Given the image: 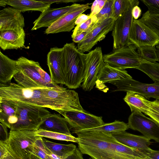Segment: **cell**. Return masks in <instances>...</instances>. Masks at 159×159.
Wrapping results in <instances>:
<instances>
[{"instance_id": "cell-1", "label": "cell", "mask_w": 159, "mask_h": 159, "mask_svg": "<svg viewBox=\"0 0 159 159\" xmlns=\"http://www.w3.org/2000/svg\"><path fill=\"white\" fill-rule=\"evenodd\" d=\"M75 134L78 148L82 154L88 155L92 159H140L116 151L113 144L116 139L111 133L85 131Z\"/></svg>"}, {"instance_id": "cell-2", "label": "cell", "mask_w": 159, "mask_h": 159, "mask_svg": "<svg viewBox=\"0 0 159 159\" xmlns=\"http://www.w3.org/2000/svg\"><path fill=\"white\" fill-rule=\"evenodd\" d=\"M48 88L35 89L25 88L17 83L9 85L0 84V101H11L21 102L33 106L55 110L61 114L70 111L65 106L49 97Z\"/></svg>"}, {"instance_id": "cell-3", "label": "cell", "mask_w": 159, "mask_h": 159, "mask_svg": "<svg viewBox=\"0 0 159 159\" xmlns=\"http://www.w3.org/2000/svg\"><path fill=\"white\" fill-rule=\"evenodd\" d=\"M62 48L65 85L70 89L78 88L85 75L86 54L79 50L74 43H66Z\"/></svg>"}, {"instance_id": "cell-4", "label": "cell", "mask_w": 159, "mask_h": 159, "mask_svg": "<svg viewBox=\"0 0 159 159\" xmlns=\"http://www.w3.org/2000/svg\"><path fill=\"white\" fill-rule=\"evenodd\" d=\"M6 101L13 103L16 107L15 116L17 122L11 127L10 130H36L41 124L51 114L45 107L21 102Z\"/></svg>"}, {"instance_id": "cell-5", "label": "cell", "mask_w": 159, "mask_h": 159, "mask_svg": "<svg viewBox=\"0 0 159 159\" xmlns=\"http://www.w3.org/2000/svg\"><path fill=\"white\" fill-rule=\"evenodd\" d=\"M137 48L135 45L131 44L113 49L103 55L104 61L106 64L117 69H136L140 64L149 62L140 57L136 51Z\"/></svg>"}, {"instance_id": "cell-6", "label": "cell", "mask_w": 159, "mask_h": 159, "mask_svg": "<svg viewBox=\"0 0 159 159\" xmlns=\"http://www.w3.org/2000/svg\"><path fill=\"white\" fill-rule=\"evenodd\" d=\"M35 130H10L7 144L10 149L21 159H30L34 143L39 137Z\"/></svg>"}, {"instance_id": "cell-7", "label": "cell", "mask_w": 159, "mask_h": 159, "mask_svg": "<svg viewBox=\"0 0 159 159\" xmlns=\"http://www.w3.org/2000/svg\"><path fill=\"white\" fill-rule=\"evenodd\" d=\"M103 56L102 48L99 47L86 54V70L81 86L84 91H90L97 83L98 75L106 65Z\"/></svg>"}, {"instance_id": "cell-8", "label": "cell", "mask_w": 159, "mask_h": 159, "mask_svg": "<svg viewBox=\"0 0 159 159\" xmlns=\"http://www.w3.org/2000/svg\"><path fill=\"white\" fill-rule=\"evenodd\" d=\"M61 114L64 116L73 133L99 127L105 124L102 116H96L86 111H67Z\"/></svg>"}, {"instance_id": "cell-9", "label": "cell", "mask_w": 159, "mask_h": 159, "mask_svg": "<svg viewBox=\"0 0 159 159\" xmlns=\"http://www.w3.org/2000/svg\"><path fill=\"white\" fill-rule=\"evenodd\" d=\"M20 71L44 88H58L60 86L52 81L51 76L37 61L21 57L16 60Z\"/></svg>"}, {"instance_id": "cell-10", "label": "cell", "mask_w": 159, "mask_h": 159, "mask_svg": "<svg viewBox=\"0 0 159 159\" xmlns=\"http://www.w3.org/2000/svg\"><path fill=\"white\" fill-rule=\"evenodd\" d=\"M109 83L116 87L114 91L133 92L140 94L146 99L152 98L159 100V82L146 84L131 78L112 81Z\"/></svg>"}, {"instance_id": "cell-11", "label": "cell", "mask_w": 159, "mask_h": 159, "mask_svg": "<svg viewBox=\"0 0 159 159\" xmlns=\"http://www.w3.org/2000/svg\"><path fill=\"white\" fill-rule=\"evenodd\" d=\"M134 7L130 8L114 21L111 34L113 49L131 45L129 37L134 20L132 15V10Z\"/></svg>"}, {"instance_id": "cell-12", "label": "cell", "mask_w": 159, "mask_h": 159, "mask_svg": "<svg viewBox=\"0 0 159 159\" xmlns=\"http://www.w3.org/2000/svg\"><path fill=\"white\" fill-rule=\"evenodd\" d=\"M129 128L138 131L143 136L159 143V125L141 112H132L128 118Z\"/></svg>"}, {"instance_id": "cell-13", "label": "cell", "mask_w": 159, "mask_h": 159, "mask_svg": "<svg viewBox=\"0 0 159 159\" xmlns=\"http://www.w3.org/2000/svg\"><path fill=\"white\" fill-rule=\"evenodd\" d=\"M130 44L137 48L156 46L159 43V36L139 20H134L129 34Z\"/></svg>"}, {"instance_id": "cell-14", "label": "cell", "mask_w": 159, "mask_h": 159, "mask_svg": "<svg viewBox=\"0 0 159 159\" xmlns=\"http://www.w3.org/2000/svg\"><path fill=\"white\" fill-rule=\"evenodd\" d=\"M115 19L110 18L98 23L96 26L80 42L78 48L83 52L90 51L97 43L105 38L107 34L112 30Z\"/></svg>"}, {"instance_id": "cell-15", "label": "cell", "mask_w": 159, "mask_h": 159, "mask_svg": "<svg viewBox=\"0 0 159 159\" xmlns=\"http://www.w3.org/2000/svg\"><path fill=\"white\" fill-rule=\"evenodd\" d=\"M91 3L81 4L76 8L69 11L61 17L47 28L44 32L47 34L62 32H69L75 27V22L79 16L90 8Z\"/></svg>"}, {"instance_id": "cell-16", "label": "cell", "mask_w": 159, "mask_h": 159, "mask_svg": "<svg viewBox=\"0 0 159 159\" xmlns=\"http://www.w3.org/2000/svg\"><path fill=\"white\" fill-rule=\"evenodd\" d=\"M47 62L53 83L65 85L63 48H51L47 54Z\"/></svg>"}, {"instance_id": "cell-17", "label": "cell", "mask_w": 159, "mask_h": 159, "mask_svg": "<svg viewBox=\"0 0 159 159\" xmlns=\"http://www.w3.org/2000/svg\"><path fill=\"white\" fill-rule=\"evenodd\" d=\"M80 5L74 3L65 7L47 9L42 12L37 19L34 22V25L31 30H36L42 27L48 28L61 17Z\"/></svg>"}, {"instance_id": "cell-18", "label": "cell", "mask_w": 159, "mask_h": 159, "mask_svg": "<svg viewBox=\"0 0 159 159\" xmlns=\"http://www.w3.org/2000/svg\"><path fill=\"white\" fill-rule=\"evenodd\" d=\"M25 26L24 16L19 10L8 7L0 11V30H20Z\"/></svg>"}, {"instance_id": "cell-19", "label": "cell", "mask_w": 159, "mask_h": 159, "mask_svg": "<svg viewBox=\"0 0 159 159\" xmlns=\"http://www.w3.org/2000/svg\"><path fill=\"white\" fill-rule=\"evenodd\" d=\"M113 137L120 143L138 149L146 153L153 150L150 147L152 143L150 139L144 136L138 135L126 131L111 133Z\"/></svg>"}, {"instance_id": "cell-20", "label": "cell", "mask_w": 159, "mask_h": 159, "mask_svg": "<svg viewBox=\"0 0 159 159\" xmlns=\"http://www.w3.org/2000/svg\"><path fill=\"white\" fill-rule=\"evenodd\" d=\"M25 33L20 30H0V47L3 50L17 49L24 46Z\"/></svg>"}, {"instance_id": "cell-21", "label": "cell", "mask_w": 159, "mask_h": 159, "mask_svg": "<svg viewBox=\"0 0 159 159\" xmlns=\"http://www.w3.org/2000/svg\"><path fill=\"white\" fill-rule=\"evenodd\" d=\"M11 6L21 12L27 11H38L42 12L50 7L51 5L37 1L30 0H0V6Z\"/></svg>"}, {"instance_id": "cell-22", "label": "cell", "mask_w": 159, "mask_h": 159, "mask_svg": "<svg viewBox=\"0 0 159 159\" xmlns=\"http://www.w3.org/2000/svg\"><path fill=\"white\" fill-rule=\"evenodd\" d=\"M68 125L65 118L60 114H51L41 124L38 129L71 135Z\"/></svg>"}, {"instance_id": "cell-23", "label": "cell", "mask_w": 159, "mask_h": 159, "mask_svg": "<svg viewBox=\"0 0 159 159\" xmlns=\"http://www.w3.org/2000/svg\"><path fill=\"white\" fill-rule=\"evenodd\" d=\"M20 71L16 60L10 59L0 51V84H6Z\"/></svg>"}, {"instance_id": "cell-24", "label": "cell", "mask_w": 159, "mask_h": 159, "mask_svg": "<svg viewBox=\"0 0 159 159\" xmlns=\"http://www.w3.org/2000/svg\"><path fill=\"white\" fill-rule=\"evenodd\" d=\"M131 78L132 76L125 70L115 68L106 64L98 75L97 82L109 83L112 81Z\"/></svg>"}, {"instance_id": "cell-25", "label": "cell", "mask_w": 159, "mask_h": 159, "mask_svg": "<svg viewBox=\"0 0 159 159\" xmlns=\"http://www.w3.org/2000/svg\"><path fill=\"white\" fill-rule=\"evenodd\" d=\"M123 99L130 107L132 112H140L145 114L149 109V101L140 94L127 92Z\"/></svg>"}, {"instance_id": "cell-26", "label": "cell", "mask_w": 159, "mask_h": 159, "mask_svg": "<svg viewBox=\"0 0 159 159\" xmlns=\"http://www.w3.org/2000/svg\"><path fill=\"white\" fill-rule=\"evenodd\" d=\"M16 107L13 102L0 101V122L10 129L17 122Z\"/></svg>"}, {"instance_id": "cell-27", "label": "cell", "mask_w": 159, "mask_h": 159, "mask_svg": "<svg viewBox=\"0 0 159 159\" xmlns=\"http://www.w3.org/2000/svg\"><path fill=\"white\" fill-rule=\"evenodd\" d=\"M43 142L52 152L62 159H65L74 152L76 146L73 144H62L54 143L42 137Z\"/></svg>"}, {"instance_id": "cell-28", "label": "cell", "mask_w": 159, "mask_h": 159, "mask_svg": "<svg viewBox=\"0 0 159 159\" xmlns=\"http://www.w3.org/2000/svg\"><path fill=\"white\" fill-rule=\"evenodd\" d=\"M129 129L128 124L123 121L115 120L110 123H105L102 125L90 129L81 130L77 133L85 131H96L112 133L126 131Z\"/></svg>"}, {"instance_id": "cell-29", "label": "cell", "mask_w": 159, "mask_h": 159, "mask_svg": "<svg viewBox=\"0 0 159 159\" xmlns=\"http://www.w3.org/2000/svg\"><path fill=\"white\" fill-rule=\"evenodd\" d=\"M139 4L138 0H114L112 18L117 19L130 8Z\"/></svg>"}, {"instance_id": "cell-30", "label": "cell", "mask_w": 159, "mask_h": 159, "mask_svg": "<svg viewBox=\"0 0 159 159\" xmlns=\"http://www.w3.org/2000/svg\"><path fill=\"white\" fill-rule=\"evenodd\" d=\"M37 136L44 138L72 142L78 143V139L71 134L68 135L65 134L51 131L43 129H38L35 131Z\"/></svg>"}, {"instance_id": "cell-31", "label": "cell", "mask_w": 159, "mask_h": 159, "mask_svg": "<svg viewBox=\"0 0 159 159\" xmlns=\"http://www.w3.org/2000/svg\"><path fill=\"white\" fill-rule=\"evenodd\" d=\"M113 144L116 151L126 156L143 159H146L148 153L122 144L119 143L116 139L114 142Z\"/></svg>"}, {"instance_id": "cell-32", "label": "cell", "mask_w": 159, "mask_h": 159, "mask_svg": "<svg viewBox=\"0 0 159 159\" xmlns=\"http://www.w3.org/2000/svg\"><path fill=\"white\" fill-rule=\"evenodd\" d=\"M147 74L155 82H159V63L148 62L140 64L136 68Z\"/></svg>"}, {"instance_id": "cell-33", "label": "cell", "mask_w": 159, "mask_h": 159, "mask_svg": "<svg viewBox=\"0 0 159 159\" xmlns=\"http://www.w3.org/2000/svg\"><path fill=\"white\" fill-rule=\"evenodd\" d=\"M139 20L159 36V14H152L147 11Z\"/></svg>"}, {"instance_id": "cell-34", "label": "cell", "mask_w": 159, "mask_h": 159, "mask_svg": "<svg viewBox=\"0 0 159 159\" xmlns=\"http://www.w3.org/2000/svg\"><path fill=\"white\" fill-rule=\"evenodd\" d=\"M137 49V52L142 58L150 62L158 61L156 46H144Z\"/></svg>"}, {"instance_id": "cell-35", "label": "cell", "mask_w": 159, "mask_h": 159, "mask_svg": "<svg viewBox=\"0 0 159 159\" xmlns=\"http://www.w3.org/2000/svg\"><path fill=\"white\" fill-rule=\"evenodd\" d=\"M52 153L43 142L42 137H39L34 143L33 154L41 159H47V155Z\"/></svg>"}, {"instance_id": "cell-36", "label": "cell", "mask_w": 159, "mask_h": 159, "mask_svg": "<svg viewBox=\"0 0 159 159\" xmlns=\"http://www.w3.org/2000/svg\"><path fill=\"white\" fill-rule=\"evenodd\" d=\"M95 16H91L86 21L79 25H76L73 31L72 38L81 33L88 31H91L95 27L97 23Z\"/></svg>"}, {"instance_id": "cell-37", "label": "cell", "mask_w": 159, "mask_h": 159, "mask_svg": "<svg viewBox=\"0 0 159 159\" xmlns=\"http://www.w3.org/2000/svg\"><path fill=\"white\" fill-rule=\"evenodd\" d=\"M15 81L23 87L30 89L44 88L39 84L19 71L13 77Z\"/></svg>"}, {"instance_id": "cell-38", "label": "cell", "mask_w": 159, "mask_h": 159, "mask_svg": "<svg viewBox=\"0 0 159 159\" xmlns=\"http://www.w3.org/2000/svg\"><path fill=\"white\" fill-rule=\"evenodd\" d=\"M114 0H107L105 4L100 11L95 15L98 23L112 18Z\"/></svg>"}, {"instance_id": "cell-39", "label": "cell", "mask_w": 159, "mask_h": 159, "mask_svg": "<svg viewBox=\"0 0 159 159\" xmlns=\"http://www.w3.org/2000/svg\"><path fill=\"white\" fill-rule=\"evenodd\" d=\"M7 141H0V159H21L9 148Z\"/></svg>"}, {"instance_id": "cell-40", "label": "cell", "mask_w": 159, "mask_h": 159, "mask_svg": "<svg viewBox=\"0 0 159 159\" xmlns=\"http://www.w3.org/2000/svg\"><path fill=\"white\" fill-rule=\"evenodd\" d=\"M149 109L145 114L159 125V100L149 101Z\"/></svg>"}, {"instance_id": "cell-41", "label": "cell", "mask_w": 159, "mask_h": 159, "mask_svg": "<svg viewBox=\"0 0 159 159\" xmlns=\"http://www.w3.org/2000/svg\"><path fill=\"white\" fill-rule=\"evenodd\" d=\"M148 7V12L152 14H159V0H141Z\"/></svg>"}, {"instance_id": "cell-42", "label": "cell", "mask_w": 159, "mask_h": 159, "mask_svg": "<svg viewBox=\"0 0 159 159\" xmlns=\"http://www.w3.org/2000/svg\"><path fill=\"white\" fill-rule=\"evenodd\" d=\"M107 0H96L92 3L89 15L95 16L98 14L104 6Z\"/></svg>"}, {"instance_id": "cell-43", "label": "cell", "mask_w": 159, "mask_h": 159, "mask_svg": "<svg viewBox=\"0 0 159 159\" xmlns=\"http://www.w3.org/2000/svg\"><path fill=\"white\" fill-rule=\"evenodd\" d=\"M0 141L5 142L8 140L9 133H8L7 127L0 123Z\"/></svg>"}, {"instance_id": "cell-44", "label": "cell", "mask_w": 159, "mask_h": 159, "mask_svg": "<svg viewBox=\"0 0 159 159\" xmlns=\"http://www.w3.org/2000/svg\"><path fill=\"white\" fill-rule=\"evenodd\" d=\"M41 2L51 5L53 3H67L83 1L81 0H39Z\"/></svg>"}, {"instance_id": "cell-45", "label": "cell", "mask_w": 159, "mask_h": 159, "mask_svg": "<svg viewBox=\"0 0 159 159\" xmlns=\"http://www.w3.org/2000/svg\"><path fill=\"white\" fill-rule=\"evenodd\" d=\"M91 31H88L83 32L81 33L76 35L72 38L73 41L75 43H78L81 41Z\"/></svg>"}, {"instance_id": "cell-46", "label": "cell", "mask_w": 159, "mask_h": 159, "mask_svg": "<svg viewBox=\"0 0 159 159\" xmlns=\"http://www.w3.org/2000/svg\"><path fill=\"white\" fill-rule=\"evenodd\" d=\"M142 10L138 6H136L132 8V15L134 20H137L141 16Z\"/></svg>"}, {"instance_id": "cell-47", "label": "cell", "mask_w": 159, "mask_h": 159, "mask_svg": "<svg viewBox=\"0 0 159 159\" xmlns=\"http://www.w3.org/2000/svg\"><path fill=\"white\" fill-rule=\"evenodd\" d=\"M91 16L82 14L78 16L75 22V25H79L88 20Z\"/></svg>"}, {"instance_id": "cell-48", "label": "cell", "mask_w": 159, "mask_h": 159, "mask_svg": "<svg viewBox=\"0 0 159 159\" xmlns=\"http://www.w3.org/2000/svg\"><path fill=\"white\" fill-rule=\"evenodd\" d=\"M65 159H84L82 154L79 149L76 148L74 153Z\"/></svg>"}, {"instance_id": "cell-49", "label": "cell", "mask_w": 159, "mask_h": 159, "mask_svg": "<svg viewBox=\"0 0 159 159\" xmlns=\"http://www.w3.org/2000/svg\"><path fill=\"white\" fill-rule=\"evenodd\" d=\"M146 159H159V150H153L148 153Z\"/></svg>"}, {"instance_id": "cell-50", "label": "cell", "mask_w": 159, "mask_h": 159, "mask_svg": "<svg viewBox=\"0 0 159 159\" xmlns=\"http://www.w3.org/2000/svg\"><path fill=\"white\" fill-rule=\"evenodd\" d=\"M47 159H62L60 157L53 153L47 155Z\"/></svg>"}, {"instance_id": "cell-51", "label": "cell", "mask_w": 159, "mask_h": 159, "mask_svg": "<svg viewBox=\"0 0 159 159\" xmlns=\"http://www.w3.org/2000/svg\"><path fill=\"white\" fill-rule=\"evenodd\" d=\"M156 53L158 57V61L159 62V43L156 46Z\"/></svg>"}, {"instance_id": "cell-52", "label": "cell", "mask_w": 159, "mask_h": 159, "mask_svg": "<svg viewBox=\"0 0 159 159\" xmlns=\"http://www.w3.org/2000/svg\"><path fill=\"white\" fill-rule=\"evenodd\" d=\"M30 159H41L39 158L37 156H36L32 154L31 156V157Z\"/></svg>"}, {"instance_id": "cell-53", "label": "cell", "mask_w": 159, "mask_h": 159, "mask_svg": "<svg viewBox=\"0 0 159 159\" xmlns=\"http://www.w3.org/2000/svg\"><path fill=\"white\" fill-rule=\"evenodd\" d=\"M92 159L91 158V159Z\"/></svg>"}, {"instance_id": "cell-54", "label": "cell", "mask_w": 159, "mask_h": 159, "mask_svg": "<svg viewBox=\"0 0 159 159\" xmlns=\"http://www.w3.org/2000/svg\"></svg>"}]
</instances>
